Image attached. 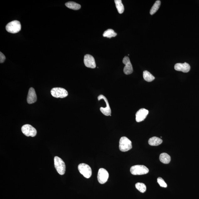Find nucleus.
Segmentation results:
<instances>
[{
  "instance_id": "1",
  "label": "nucleus",
  "mask_w": 199,
  "mask_h": 199,
  "mask_svg": "<svg viewBox=\"0 0 199 199\" xmlns=\"http://www.w3.org/2000/svg\"><path fill=\"white\" fill-rule=\"evenodd\" d=\"M132 148V143L126 137H122L119 142L120 150L123 152H127Z\"/></svg>"
},
{
  "instance_id": "2",
  "label": "nucleus",
  "mask_w": 199,
  "mask_h": 199,
  "mask_svg": "<svg viewBox=\"0 0 199 199\" xmlns=\"http://www.w3.org/2000/svg\"><path fill=\"white\" fill-rule=\"evenodd\" d=\"M6 29L8 32L15 34L21 30V25L20 22L18 20L13 21L7 24Z\"/></svg>"
},
{
  "instance_id": "3",
  "label": "nucleus",
  "mask_w": 199,
  "mask_h": 199,
  "mask_svg": "<svg viewBox=\"0 0 199 199\" xmlns=\"http://www.w3.org/2000/svg\"><path fill=\"white\" fill-rule=\"evenodd\" d=\"M149 170L144 165H137L133 166L130 169V173L133 175H140L148 173Z\"/></svg>"
},
{
  "instance_id": "4",
  "label": "nucleus",
  "mask_w": 199,
  "mask_h": 199,
  "mask_svg": "<svg viewBox=\"0 0 199 199\" xmlns=\"http://www.w3.org/2000/svg\"><path fill=\"white\" fill-rule=\"evenodd\" d=\"M54 161L55 167L58 173L60 175H64L66 171L65 164L64 161L58 156L55 157Z\"/></svg>"
},
{
  "instance_id": "5",
  "label": "nucleus",
  "mask_w": 199,
  "mask_h": 199,
  "mask_svg": "<svg viewBox=\"0 0 199 199\" xmlns=\"http://www.w3.org/2000/svg\"><path fill=\"white\" fill-rule=\"evenodd\" d=\"M78 169L79 172L87 179H89L92 176V169L90 166L86 164H80L78 166Z\"/></svg>"
},
{
  "instance_id": "6",
  "label": "nucleus",
  "mask_w": 199,
  "mask_h": 199,
  "mask_svg": "<svg viewBox=\"0 0 199 199\" xmlns=\"http://www.w3.org/2000/svg\"><path fill=\"white\" fill-rule=\"evenodd\" d=\"M51 94L55 98H64L67 97L68 92L65 89L61 88H55L51 91Z\"/></svg>"
},
{
  "instance_id": "7",
  "label": "nucleus",
  "mask_w": 199,
  "mask_h": 199,
  "mask_svg": "<svg viewBox=\"0 0 199 199\" xmlns=\"http://www.w3.org/2000/svg\"><path fill=\"white\" fill-rule=\"evenodd\" d=\"M22 131L23 133L27 136L34 137L37 134L36 130L29 124H26L23 126Z\"/></svg>"
},
{
  "instance_id": "8",
  "label": "nucleus",
  "mask_w": 199,
  "mask_h": 199,
  "mask_svg": "<svg viewBox=\"0 0 199 199\" xmlns=\"http://www.w3.org/2000/svg\"><path fill=\"white\" fill-rule=\"evenodd\" d=\"M98 100H103L105 101V104H106V107L104 108L101 107L100 108V110L104 115L106 116H111V110L108 101L106 97L104 96V95L101 94L99 95L98 97Z\"/></svg>"
},
{
  "instance_id": "9",
  "label": "nucleus",
  "mask_w": 199,
  "mask_h": 199,
  "mask_svg": "<svg viewBox=\"0 0 199 199\" xmlns=\"http://www.w3.org/2000/svg\"><path fill=\"white\" fill-rule=\"evenodd\" d=\"M109 177V174L106 170L103 168L99 169L97 175V179L100 183H105L107 181Z\"/></svg>"
},
{
  "instance_id": "10",
  "label": "nucleus",
  "mask_w": 199,
  "mask_h": 199,
  "mask_svg": "<svg viewBox=\"0 0 199 199\" xmlns=\"http://www.w3.org/2000/svg\"><path fill=\"white\" fill-rule=\"evenodd\" d=\"M123 63L125 65V67L124 68V74L127 75L131 74L133 71V69L129 57H124L123 60Z\"/></svg>"
},
{
  "instance_id": "11",
  "label": "nucleus",
  "mask_w": 199,
  "mask_h": 199,
  "mask_svg": "<svg viewBox=\"0 0 199 199\" xmlns=\"http://www.w3.org/2000/svg\"><path fill=\"white\" fill-rule=\"evenodd\" d=\"M84 63L85 65L87 67L93 69L96 67V64L94 58L90 55L86 54L84 56Z\"/></svg>"
},
{
  "instance_id": "12",
  "label": "nucleus",
  "mask_w": 199,
  "mask_h": 199,
  "mask_svg": "<svg viewBox=\"0 0 199 199\" xmlns=\"http://www.w3.org/2000/svg\"><path fill=\"white\" fill-rule=\"evenodd\" d=\"M149 113L148 110L145 109H141L139 110L136 114V120L137 122L139 123L146 119Z\"/></svg>"
},
{
  "instance_id": "13",
  "label": "nucleus",
  "mask_w": 199,
  "mask_h": 199,
  "mask_svg": "<svg viewBox=\"0 0 199 199\" xmlns=\"http://www.w3.org/2000/svg\"><path fill=\"white\" fill-rule=\"evenodd\" d=\"M175 69L177 71L187 73L190 70V66L189 64L186 63H177L175 65Z\"/></svg>"
},
{
  "instance_id": "14",
  "label": "nucleus",
  "mask_w": 199,
  "mask_h": 199,
  "mask_svg": "<svg viewBox=\"0 0 199 199\" xmlns=\"http://www.w3.org/2000/svg\"><path fill=\"white\" fill-rule=\"evenodd\" d=\"M37 100V97L34 89L31 88L29 90L28 97H27V102L29 104L34 103Z\"/></svg>"
},
{
  "instance_id": "15",
  "label": "nucleus",
  "mask_w": 199,
  "mask_h": 199,
  "mask_svg": "<svg viewBox=\"0 0 199 199\" xmlns=\"http://www.w3.org/2000/svg\"><path fill=\"white\" fill-rule=\"evenodd\" d=\"M163 142L162 140L157 137H153L149 139V144L151 146H157L161 145Z\"/></svg>"
},
{
  "instance_id": "16",
  "label": "nucleus",
  "mask_w": 199,
  "mask_h": 199,
  "mask_svg": "<svg viewBox=\"0 0 199 199\" xmlns=\"http://www.w3.org/2000/svg\"><path fill=\"white\" fill-rule=\"evenodd\" d=\"M160 161L164 164H167L171 161V157L166 153H163L160 155Z\"/></svg>"
},
{
  "instance_id": "17",
  "label": "nucleus",
  "mask_w": 199,
  "mask_h": 199,
  "mask_svg": "<svg viewBox=\"0 0 199 199\" xmlns=\"http://www.w3.org/2000/svg\"><path fill=\"white\" fill-rule=\"evenodd\" d=\"M65 6L68 8L74 10H78L81 8V6L74 2H69L65 3Z\"/></svg>"
},
{
  "instance_id": "18",
  "label": "nucleus",
  "mask_w": 199,
  "mask_h": 199,
  "mask_svg": "<svg viewBox=\"0 0 199 199\" xmlns=\"http://www.w3.org/2000/svg\"><path fill=\"white\" fill-rule=\"evenodd\" d=\"M143 77L144 80L148 82H152L155 79V77L147 70H145L143 72Z\"/></svg>"
},
{
  "instance_id": "19",
  "label": "nucleus",
  "mask_w": 199,
  "mask_h": 199,
  "mask_svg": "<svg viewBox=\"0 0 199 199\" xmlns=\"http://www.w3.org/2000/svg\"><path fill=\"white\" fill-rule=\"evenodd\" d=\"M115 2L119 13L120 14L123 13L124 12V8L121 0H115Z\"/></svg>"
},
{
  "instance_id": "20",
  "label": "nucleus",
  "mask_w": 199,
  "mask_h": 199,
  "mask_svg": "<svg viewBox=\"0 0 199 199\" xmlns=\"http://www.w3.org/2000/svg\"><path fill=\"white\" fill-rule=\"evenodd\" d=\"M161 4V2L160 1H157L155 2L154 5L153 6V7L150 10V13L151 15H153L159 9L160 7Z\"/></svg>"
},
{
  "instance_id": "21",
  "label": "nucleus",
  "mask_w": 199,
  "mask_h": 199,
  "mask_svg": "<svg viewBox=\"0 0 199 199\" xmlns=\"http://www.w3.org/2000/svg\"><path fill=\"white\" fill-rule=\"evenodd\" d=\"M117 34L115 32V31L111 29H109L105 31L104 33L103 36L106 37L107 38H111V37H115L117 36Z\"/></svg>"
},
{
  "instance_id": "22",
  "label": "nucleus",
  "mask_w": 199,
  "mask_h": 199,
  "mask_svg": "<svg viewBox=\"0 0 199 199\" xmlns=\"http://www.w3.org/2000/svg\"><path fill=\"white\" fill-rule=\"evenodd\" d=\"M135 187L137 189L142 193L146 191V187L145 184L141 182H138L135 184Z\"/></svg>"
},
{
  "instance_id": "23",
  "label": "nucleus",
  "mask_w": 199,
  "mask_h": 199,
  "mask_svg": "<svg viewBox=\"0 0 199 199\" xmlns=\"http://www.w3.org/2000/svg\"><path fill=\"white\" fill-rule=\"evenodd\" d=\"M157 181L159 185L161 187L164 188H166L167 187V184L166 183L162 178L159 177L157 179Z\"/></svg>"
},
{
  "instance_id": "24",
  "label": "nucleus",
  "mask_w": 199,
  "mask_h": 199,
  "mask_svg": "<svg viewBox=\"0 0 199 199\" xmlns=\"http://www.w3.org/2000/svg\"><path fill=\"white\" fill-rule=\"evenodd\" d=\"M5 57L2 52L0 53V63H4L5 60Z\"/></svg>"
}]
</instances>
